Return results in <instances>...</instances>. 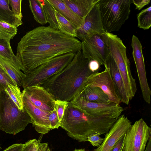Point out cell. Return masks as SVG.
<instances>
[{
	"mask_svg": "<svg viewBox=\"0 0 151 151\" xmlns=\"http://www.w3.org/2000/svg\"><path fill=\"white\" fill-rule=\"evenodd\" d=\"M81 42L50 26H40L26 33L18 43L16 66L24 74L58 56L78 52Z\"/></svg>",
	"mask_w": 151,
	"mask_h": 151,
	"instance_id": "1",
	"label": "cell"
},
{
	"mask_svg": "<svg viewBox=\"0 0 151 151\" xmlns=\"http://www.w3.org/2000/svg\"><path fill=\"white\" fill-rule=\"evenodd\" d=\"M90 60L81 50L63 69L46 80L41 86L56 100L71 101L85 87L88 78L95 72L89 68Z\"/></svg>",
	"mask_w": 151,
	"mask_h": 151,
	"instance_id": "2",
	"label": "cell"
},
{
	"mask_svg": "<svg viewBox=\"0 0 151 151\" xmlns=\"http://www.w3.org/2000/svg\"><path fill=\"white\" fill-rule=\"evenodd\" d=\"M118 119L90 115L70 101L65 110L60 127L69 137L84 142L92 134H106Z\"/></svg>",
	"mask_w": 151,
	"mask_h": 151,
	"instance_id": "3",
	"label": "cell"
},
{
	"mask_svg": "<svg viewBox=\"0 0 151 151\" xmlns=\"http://www.w3.org/2000/svg\"><path fill=\"white\" fill-rule=\"evenodd\" d=\"M30 123L32 121L25 109L19 110L4 90L0 91V129L15 135Z\"/></svg>",
	"mask_w": 151,
	"mask_h": 151,
	"instance_id": "4",
	"label": "cell"
},
{
	"mask_svg": "<svg viewBox=\"0 0 151 151\" xmlns=\"http://www.w3.org/2000/svg\"><path fill=\"white\" fill-rule=\"evenodd\" d=\"M102 35L109 48L110 55L117 65L127 93L130 95L134 94L137 91L136 81L131 73L126 46L116 35L105 32Z\"/></svg>",
	"mask_w": 151,
	"mask_h": 151,
	"instance_id": "5",
	"label": "cell"
},
{
	"mask_svg": "<svg viewBox=\"0 0 151 151\" xmlns=\"http://www.w3.org/2000/svg\"><path fill=\"white\" fill-rule=\"evenodd\" d=\"M132 0H99L101 19L105 32L118 31L128 19Z\"/></svg>",
	"mask_w": 151,
	"mask_h": 151,
	"instance_id": "6",
	"label": "cell"
},
{
	"mask_svg": "<svg viewBox=\"0 0 151 151\" xmlns=\"http://www.w3.org/2000/svg\"><path fill=\"white\" fill-rule=\"evenodd\" d=\"M76 53L56 56L24 74L22 79L24 89L32 86H41L48 78L65 68L72 61Z\"/></svg>",
	"mask_w": 151,
	"mask_h": 151,
	"instance_id": "7",
	"label": "cell"
},
{
	"mask_svg": "<svg viewBox=\"0 0 151 151\" xmlns=\"http://www.w3.org/2000/svg\"><path fill=\"white\" fill-rule=\"evenodd\" d=\"M151 139V129L142 118L132 125L125 134L122 151H145Z\"/></svg>",
	"mask_w": 151,
	"mask_h": 151,
	"instance_id": "8",
	"label": "cell"
},
{
	"mask_svg": "<svg viewBox=\"0 0 151 151\" xmlns=\"http://www.w3.org/2000/svg\"><path fill=\"white\" fill-rule=\"evenodd\" d=\"M70 102L87 113L96 116L118 118L123 111L120 104L110 101L95 103L86 101L78 95Z\"/></svg>",
	"mask_w": 151,
	"mask_h": 151,
	"instance_id": "9",
	"label": "cell"
},
{
	"mask_svg": "<svg viewBox=\"0 0 151 151\" xmlns=\"http://www.w3.org/2000/svg\"><path fill=\"white\" fill-rule=\"evenodd\" d=\"M81 50L84 57L104 65L109 55V48L102 35L96 34L81 42Z\"/></svg>",
	"mask_w": 151,
	"mask_h": 151,
	"instance_id": "10",
	"label": "cell"
},
{
	"mask_svg": "<svg viewBox=\"0 0 151 151\" xmlns=\"http://www.w3.org/2000/svg\"><path fill=\"white\" fill-rule=\"evenodd\" d=\"M131 45L142 97L144 101L149 104L151 101V91L147 78L142 45L138 38L135 35L132 37Z\"/></svg>",
	"mask_w": 151,
	"mask_h": 151,
	"instance_id": "11",
	"label": "cell"
},
{
	"mask_svg": "<svg viewBox=\"0 0 151 151\" xmlns=\"http://www.w3.org/2000/svg\"><path fill=\"white\" fill-rule=\"evenodd\" d=\"M41 1L49 26L65 35L76 37L77 28L57 11L47 0H41Z\"/></svg>",
	"mask_w": 151,
	"mask_h": 151,
	"instance_id": "12",
	"label": "cell"
},
{
	"mask_svg": "<svg viewBox=\"0 0 151 151\" xmlns=\"http://www.w3.org/2000/svg\"><path fill=\"white\" fill-rule=\"evenodd\" d=\"M105 33L97 2L86 16L81 26L77 29L76 37L82 41L95 35H102Z\"/></svg>",
	"mask_w": 151,
	"mask_h": 151,
	"instance_id": "13",
	"label": "cell"
},
{
	"mask_svg": "<svg viewBox=\"0 0 151 151\" xmlns=\"http://www.w3.org/2000/svg\"><path fill=\"white\" fill-rule=\"evenodd\" d=\"M104 70L100 72H95L88 77L85 86L97 87L100 88L108 96L109 101L120 104L121 102L116 93L109 71L106 66Z\"/></svg>",
	"mask_w": 151,
	"mask_h": 151,
	"instance_id": "14",
	"label": "cell"
},
{
	"mask_svg": "<svg viewBox=\"0 0 151 151\" xmlns=\"http://www.w3.org/2000/svg\"><path fill=\"white\" fill-rule=\"evenodd\" d=\"M22 93L34 105L45 111L50 112L55 109L56 100L41 86L27 87L24 89Z\"/></svg>",
	"mask_w": 151,
	"mask_h": 151,
	"instance_id": "15",
	"label": "cell"
},
{
	"mask_svg": "<svg viewBox=\"0 0 151 151\" xmlns=\"http://www.w3.org/2000/svg\"><path fill=\"white\" fill-rule=\"evenodd\" d=\"M132 125L131 121L124 115H121L113 125L101 145L93 151H111L115 145Z\"/></svg>",
	"mask_w": 151,
	"mask_h": 151,
	"instance_id": "16",
	"label": "cell"
},
{
	"mask_svg": "<svg viewBox=\"0 0 151 151\" xmlns=\"http://www.w3.org/2000/svg\"><path fill=\"white\" fill-rule=\"evenodd\" d=\"M22 95L23 107L31 117L35 130L42 134L48 133L51 130L48 120L50 112L40 109L22 93Z\"/></svg>",
	"mask_w": 151,
	"mask_h": 151,
	"instance_id": "17",
	"label": "cell"
},
{
	"mask_svg": "<svg viewBox=\"0 0 151 151\" xmlns=\"http://www.w3.org/2000/svg\"><path fill=\"white\" fill-rule=\"evenodd\" d=\"M108 70L114 83L116 93L121 102L128 105L130 98L126 91L122 79L117 65L109 54L104 65Z\"/></svg>",
	"mask_w": 151,
	"mask_h": 151,
	"instance_id": "18",
	"label": "cell"
},
{
	"mask_svg": "<svg viewBox=\"0 0 151 151\" xmlns=\"http://www.w3.org/2000/svg\"><path fill=\"white\" fill-rule=\"evenodd\" d=\"M99 0H62L74 13L83 20Z\"/></svg>",
	"mask_w": 151,
	"mask_h": 151,
	"instance_id": "19",
	"label": "cell"
},
{
	"mask_svg": "<svg viewBox=\"0 0 151 151\" xmlns=\"http://www.w3.org/2000/svg\"><path fill=\"white\" fill-rule=\"evenodd\" d=\"M48 2L66 19L78 29L84 20L74 13L62 0H47Z\"/></svg>",
	"mask_w": 151,
	"mask_h": 151,
	"instance_id": "20",
	"label": "cell"
},
{
	"mask_svg": "<svg viewBox=\"0 0 151 151\" xmlns=\"http://www.w3.org/2000/svg\"><path fill=\"white\" fill-rule=\"evenodd\" d=\"M78 95L86 101L95 103L109 102L108 96L100 88L97 87L85 86Z\"/></svg>",
	"mask_w": 151,
	"mask_h": 151,
	"instance_id": "21",
	"label": "cell"
},
{
	"mask_svg": "<svg viewBox=\"0 0 151 151\" xmlns=\"http://www.w3.org/2000/svg\"><path fill=\"white\" fill-rule=\"evenodd\" d=\"M0 21L17 27L23 23L22 19L15 15L10 9L9 0H0Z\"/></svg>",
	"mask_w": 151,
	"mask_h": 151,
	"instance_id": "22",
	"label": "cell"
},
{
	"mask_svg": "<svg viewBox=\"0 0 151 151\" xmlns=\"http://www.w3.org/2000/svg\"><path fill=\"white\" fill-rule=\"evenodd\" d=\"M0 65L16 83L18 87L22 86L24 73L22 72L12 62L1 57Z\"/></svg>",
	"mask_w": 151,
	"mask_h": 151,
	"instance_id": "23",
	"label": "cell"
},
{
	"mask_svg": "<svg viewBox=\"0 0 151 151\" xmlns=\"http://www.w3.org/2000/svg\"><path fill=\"white\" fill-rule=\"evenodd\" d=\"M29 6L35 20L42 25L47 24L45 14L41 0H29Z\"/></svg>",
	"mask_w": 151,
	"mask_h": 151,
	"instance_id": "24",
	"label": "cell"
},
{
	"mask_svg": "<svg viewBox=\"0 0 151 151\" xmlns=\"http://www.w3.org/2000/svg\"><path fill=\"white\" fill-rule=\"evenodd\" d=\"M20 110L24 109L22 93L18 86L9 83L4 90Z\"/></svg>",
	"mask_w": 151,
	"mask_h": 151,
	"instance_id": "25",
	"label": "cell"
},
{
	"mask_svg": "<svg viewBox=\"0 0 151 151\" xmlns=\"http://www.w3.org/2000/svg\"><path fill=\"white\" fill-rule=\"evenodd\" d=\"M10 41L0 38V57L12 62L16 65V56L12 50Z\"/></svg>",
	"mask_w": 151,
	"mask_h": 151,
	"instance_id": "26",
	"label": "cell"
},
{
	"mask_svg": "<svg viewBox=\"0 0 151 151\" xmlns=\"http://www.w3.org/2000/svg\"><path fill=\"white\" fill-rule=\"evenodd\" d=\"M138 27L144 30L151 26V6L142 10L137 15Z\"/></svg>",
	"mask_w": 151,
	"mask_h": 151,
	"instance_id": "27",
	"label": "cell"
},
{
	"mask_svg": "<svg viewBox=\"0 0 151 151\" xmlns=\"http://www.w3.org/2000/svg\"><path fill=\"white\" fill-rule=\"evenodd\" d=\"M17 27L0 21V38L10 41L17 34Z\"/></svg>",
	"mask_w": 151,
	"mask_h": 151,
	"instance_id": "28",
	"label": "cell"
},
{
	"mask_svg": "<svg viewBox=\"0 0 151 151\" xmlns=\"http://www.w3.org/2000/svg\"><path fill=\"white\" fill-rule=\"evenodd\" d=\"M8 83L17 86L16 83L5 70L0 66V91L4 90L7 87Z\"/></svg>",
	"mask_w": 151,
	"mask_h": 151,
	"instance_id": "29",
	"label": "cell"
},
{
	"mask_svg": "<svg viewBox=\"0 0 151 151\" xmlns=\"http://www.w3.org/2000/svg\"><path fill=\"white\" fill-rule=\"evenodd\" d=\"M22 0H9V5L12 8L14 14L22 19V15L21 12Z\"/></svg>",
	"mask_w": 151,
	"mask_h": 151,
	"instance_id": "30",
	"label": "cell"
},
{
	"mask_svg": "<svg viewBox=\"0 0 151 151\" xmlns=\"http://www.w3.org/2000/svg\"><path fill=\"white\" fill-rule=\"evenodd\" d=\"M68 102L65 101L55 100V109L58 117L60 122L63 116L64 111Z\"/></svg>",
	"mask_w": 151,
	"mask_h": 151,
	"instance_id": "31",
	"label": "cell"
},
{
	"mask_svg": "<svg viewBox=\"0 0 151 151\" xmlns=\"http://www.w3.org/2000/svg\"><path fill=\"white\" fill-rule=\"evenodd\" d=\"M41 139H33L26 142L21 151H37Z\"/></svg>",
	"mask_w": 151,
	"mask_h": 151,
	"instance_id": "32",
	"label": "cell"
},
{
	"mask_svg": "<svg viewBox=\"0 0 151 151\" xmlns=\"http://www.w3.org/2000/svg\"><path fill=\"white\" fill-rule=\"evenodd\" d=\"M48 120L51 129H58L60 127V122L58 119L55 109L50 113Z\"/></svg>",
	"mask_w": 151,
	"mask_h": 151,
	"instance_id": "33",
	"label": "cell"
},
{
	"mask_svg": "<svg viewBox=\"0 0 151 151\" xmlns=\"http://www.w3.org/2000/svg\"><path fill=\"white\" fill-rule=\"evenodd\" d=\"M101 134L99 133H96L92 134L87 137V141L90 143L93 146H99L102 143L104 138L101 137L100 135Z\"/></svg>",
	"mask_w": 151,
	"mask_h": 151,
	"instance_id": "34",
	"label": "cell"
},
{
	"mask_svg": "<svg viewBox=\"0 0 151 151\" xmlns=\"http://www.w3.org/2000/svg\"><path fill=\"white\" fill-rule=\"evenodd\" d=\"M132 1L136 6L135 9L139 10L148 4L150 2V0H132Z\"/></svg>",
	"mask_w": 151,
	"mask_h": 151,
	"instance_id": "35",
	"label": "cell"
},
{
	"mask_svg": "<svg viewBox=\"0 0 151 151\" xmlns=\"http://www.w3.org/2000/svg\"><path fill=\"white\" fill-rule=\"evenodd\" d=\"M24 144L17 143L13 144L5 149L3 151H21Z\"/></svg>",
	"mask_w": 151,
	"mask_h": 151,
	"instance_id": "36",
	"label": "cell"
},
{
	"mask_svg": "<svg viewBox=\"0 0 151 151\" xmlns=\"http://www.w3.org/2000/svg\"><path fill=\"white\" fill-rule=\"evenodd\" d=\"M125 137V134L116 142L111 151H120L124 145Z\"/></svg>",
	"mask_w": 151,
	"mask_h": 151,
	"instance_id": "37",
	"label": "cell"
},
{
	"mask_svg": "<svg viewBox=\"0 0 151 151\" xmlns=\"http://www.w3.org/2000/svg\"><path fill=\"white\" fill-rule=\"evenodd\" d=\"M89 66L91 71L93 72H96L99 69L100 65L99 63L95 60H90Z\"/></svg>",
	"mask_w": 151,
	"mask_h": 151,
	"instance_id": "38",
	"label": "cell"
},
{
	"mask_svg": "<svg viewBox=\"0 0 151 151\" xmlns=\"http://www.w3.org/2000/svg\"><path fill=\"white\" fill-rule=\"evenodd\" d=\"M49 148L48 143H41L40 142L37 151H48Z\"/></svg>",
	"mask_w": 151,
	"mask_h": 151,
	"instance_id": "39",
	"label": "cell"
},
{
	"mask_svg": "<svg viewBox=\"0 0 151 151\" xmlns=\"http://www.w3.org/2000/svg\"><path fill=\"white\" fill-rule=\"evenodd\" d=\"M145 151H151V139L148 141Z\"/></svg>",
	"mask_w": 151,
	"mask_h": 151,
	"instance_id": "40",
	"label": "cell"
},
{
	"mask_svg": "<svg viewBox=\"0 0 151 151\" xmlns=\"http://www.w3.org/2000/svg\"><path fill=\"white\" fill-rule=\"evenodd\" d=\"M73 151H85L84 149H75Z\"/></svg>",
	"mask_w": 151,
	"mask_h": 151,
	"instance_id": "41",
	"label": "cell"
},
{
	"mask_svg": "<svg viewBox=\"0 0 151 151\" xmlns=\"http://www.w3.org/2000/svg\"><path fill=\"white\" fill-rule=\"evenodd\" d=\"M124 145H123V146L122 147V148H121V149L120 151H123V148L124 147Z\"/></svg>",
	"mask_w": 151,
	"mask_h": 151,
	"instance_id": "42",
	"label": "cell"
},
{
	"mask_svg": "<svg viewBox=\"0 0 151 151\" xmlns=\"http://www.w3.org/2000/svg\"><path fill=\"white\" fill-rule=\"evenodd\" d=\"M2 149V148L1 147L0 145V151L1 150V149Z\"/></svg>",
	"mask_w": 151,
	"mask_h": 151,
	"instance_id": "43",
	"label": "cell"
},
{
	"mask_svg": "<svg viewBox=\"0 0 151 151\" xmlns=\"http://www.w3.org/2000/svg\"><path fill=\"white\" fill-rule=\"evenodd\" d=\"M48 151H51V150H50V149L49 148V150H48Z\"/></svg>",
	"mask_w": 151,
	"mask_h": 151,
	"instance_id": "44",
	"label": "cell"
},
{
	"mask_svg": "<svg viewBox=\"0 0 151 151\" xmlns=\"http://www.w3.org/2000/svg\"><path fill=\"white\" fill-rule=\"evenodd\" d=\"M0 67H1L2 68V66H1V65H0Z\"/></svg>",
	"mask_w": 151,
	"mask_h": 151,
	"instance_id": "45",
	"label": "cell"
}]
</instances>
